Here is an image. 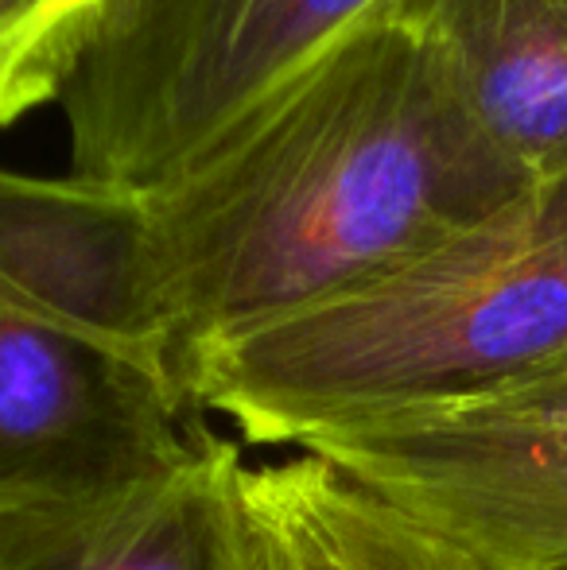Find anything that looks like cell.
<instances>
[{
  "instance_id": "cell-1",
  "label": "cell",
  "mask_w": 567,
  "mask_h": 570,
  "mask_svg": "<svg viewBox=\"0 0 567 570\" xmlns=\"http://www.w3.org/2000/svg\"><path fill=\"white\" fill-rule=\"evenodd\" d=\"M517 190L417 36L370 16L140 190L175 376L203 345L350 292Z\"/></svg>"
},
{
  "instance_id": "cell-2",
  "label": "cell",
  "mask_w": 567,
  "mask_h": 570,
  "mask_svg": "<svg viewBox=\"0 0 567 570\" xmlns=\"http://www.w3.org/2000/svg\"><path fill=\"white\" fill-rule=\"evenodd\" d=\"M567 361V175L342 295L183 365L195 412L303 451L381 420L470 407Z\"/></svg>"
},
{
  "instance_id": "cell-3",
  "label": "cell",
  "mask_w": 567,
  "mask_h": 570,
  "mask_svg": "<svg viewBox=\"0 0 567 570\" xmlns=\"http://www.w3.org/2000/svg\"><path fill=\"white\" fill-rule=\"evenodd\" d=\"M389 0H109L59 109L70 175L148 190Z\"/></svg>"
},
{
  "instance_id": "cell-4",
  "label": "cell",
  "mask_w": 567,
  "mask_h": 570,
  "mask_svg": "<svg viewBox=\"0 0 567 570\" xmlns=\"http://www.w3.org/2000/svg\"><path fill=\"white\" fill-rule=\"evenodd\" d=\"M203 412L164 368L0 299V493H70L179 462Z\"/></svg>"
},
{
  "instance_id": "cell-5",
  "label": "cell",
  "mask_w": 567,
  "mask_h": 570,
  "mask_svg": "<svg viewBox=\"0 0 567 570\" xmlns=\"http://www.w3.org/2000/svg\"><path fill=\"white\" fill-rule=\"evenodd\" d=\"M521 570L567 567V428L424 412L303 446Z\"/></svg>"
},
{
  "instance_id": "cell-6",
  "label": "cell",
  "mask_w": 567,
  "mask_h": 570,
  "mask_svg": "<svg viewBox=\"0 0 567 570\" xmlns=\"http://www.w3.org/2000/svg\"><path fill=\"white\" fill-rule=\"evenodd\" d=\"M242 443L203 423L156 473L70 493H0V570H261Z\"/></svg>"
},
{
  "instance_id": "cell-7",
  "label": "cell",
  "mask_w": 567,
  "mask_h": 570,
  "mask_svg": "<svg viewBox=\"0 0 567 570\" xmlns=\"http://www.w3.org/2000/svg\"><path fill=\"white\" fill-rule=\"evenodd\" d=\"M0 299L175 376L140 190L0 167Z\"/></svg>"
},
{
  "instance_id": "cell-8",
  "label": "cell",
  "mask_w": 567,
  "mask_h": 570,
  "mask_svg": "<svg viewBox=\"0 0 567 570\" xmlns=\"http://www.w3.org/2000/svg\"><path fill=\"white\" fill-rule=\"evenodd\" d=\"M517 183L567 175V0H389Z\"/></svg>"
},
{
  "instance_id": "cell-9",
  "label": "cell",
  "mask_w": 567,
  "mask_h": 570,
  "mask_svg": "<svg viewBox=\"0 0 567 570\" xmlns=\"http://www.w3.org/2000/svg\"><path fill=\"white\" fill-rule=\"evenodd\" d=\"M261 570H521L342 473L311 451L245 470Z\"/></svg>"
},
{
  "instance_id": "cell-10",
  "label": "cell",
  "mask_w": 567,
  "mask_h": 570,
  "mask_svg": "<svg viewBox=\"0 0 567 570\" xmlns=\"http://www.w3.org/2000/svg\"><path fill=\"white\" fill-rule=\"evenodd\" d=\"M109 0H0V128L59 106Z\"/></svg>"
},
{
  "instance_id": "cell-11",
  "label": "cell",
  "mask_w": 567,
  "mask_h": 570,
  "mask_svg": "<svg viewBox=\"0 0 567 570\" xmlns=\"http://www.w3.org/2000/svg\"><path fill=\"white\" fill-rule=\"evenodd\" d=\"M447 412H470L486 420L509 423H548V428H567V361L529 376L521 384H509L498 396L470 407H447Z\"/></svg>"
},
{
  "instance_id": "cell-12",
  "label": "cell",
  "mask_w": 567,
  "mask_h": 570,
  "mask_svg": "<svg viewBox=\"0 0 567 570\" xmlns=\"http://www.w3.org/2000/svg\"><path fill=\"white\" fill-rule=\"evenodd\" d=\"M560 570H567V567H560Z\"/></svg>"
}]
</instances>
